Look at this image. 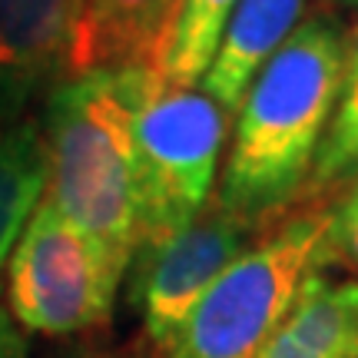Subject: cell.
Here are the masks:
<instances>
[{"instance_id":"6da1fadb","label":"cell","mask_w":358,"mask_h":358,"mask_svg":"<svg viewBox=\"0 0 358 358\" xmlns=\"http://www.w3.org/2000/svg\"><path fill=\"white\" fill-rule=\"evenodd\" d=\"M345 40L335 20L308 17L266 60L239 106L216 206L256 226L299 192L345 90Z\"/></svg>"},{"instance_id":"7a4b0ae2","label":"cell","mask_w":358,"mask_h":358,"mask_svg":"<svg viewBox=\"0 0 358 358\" xmlns=\"http://www.w3.org/2000/svg\"><path fill=\"white\" fill-rule=\"evenodd\" d=\"M40 129L50 156L47 199L129 268L146 226L123 66L60 80Z\"/></svg>"},{"instance_id":"3957f363","label":"cell","mask_w":358,"mask_h":358,"mask_svg":"<svg viewBox=\"0 0 358 358\" xmlns=\"http://www.w3.org/2000/svg\"><path fill=\"white\" fill-rule=\"evenodd\" d=\"M338 256L335 209L289 219L266 243L249 245L196 302L159 348L163 358H256L299 302L312 275Z\"/></svg>"},{"instance_id":"277c9868","label":"cell","mask_w":358,"mask_h":358,"mask_svg":"<svg viewBox=\"0 0 358 358\" xmlns=\"http://www.w3.org/2000/svg\"><path fill=\"white\" fill-rule=\"evenodd\" d=\"M123 77L146 226L143 249H153L206 213L229 113L203 87H173L150 64L123 66Z\"/></svg>"},{"instance_id":"5b68a950","label":"cell","mask_w":358,"mask_h":358,"mask_svg":"<svg viewBox=\"0 0 358 358\" xmlns=\"http://www.w3.org/2000/svg\"><path fill=\"white\" fill-rule=\"evenodd\" d=\"M127 268L43 196L7 266L13 322L40 335H77L110 322Z\"/></svg>"},{"instance_id":"8992f818","label":"cell","mask_w":358,"mask_h":358,"mask_svg":"<svg viewBox=\"0 0 358 358\" xmlns=\"http://www.w3.org/2000/svg\"><path fill=\"white\" fill-rule=\"evenodd\" d=\"M252 229V222L222 206H206L203 216L182 232L133 259V306L140 308L153 345L163 348L179 332L213 282L249 249Z\"/></svg>"},{"instance_id":"52a82bcc","label":"cell","mask_w":358,"mask_h":358,"mask_svg":"<svg viewBox=\"0 0 358 358\" xmlns=\"http://www.w3.org/2000/svg\"><path fill=\"white\" fill-rule=\"evenodd\" d=\"M87 0H0V127L20 123L40 90L70 70Z\"/></svg>"},{"instance_id":"ba28073f","label":"cell","mask_w":358,"mask_h":358,"mask_svg":"<svg viewBox=\"0 0 358 358\" xmlns=\"http://www.w3.org/2000/svg\"><path fill=\"white\" fill-rule=\"evenodd\" d=\"M302 13L306 0H239L199 87L232 116L266 60L302 24Z\"/></svg>"},{"instance_id":"9c48e42d","label":"cell","mask_w":358,"mask_h":358,"mask_svg":"<svg viewBox=\"0 0 358 358\" xmlns=\"http://www.w3.org/2000/svg\"><path fill=\"white\" fill-rule=\"evenodd\" d=\"M179 0H87L70 50V77L150 64Z\"/></svg>"},{"instance_id":"30bf717a","label":"cell","mask_w":358,"mask_h":358,"mask_svg":"<svg viewBox=\"0 0 358 358\" xmlns=\"http://www.w3.org/2000/svg\"><path fill=\"white\" fill-rule=\"evenodd\" d=\"M256 358H358V282L312 275Z\"/></svg>"},{"instance_id":"8fae6325","label":"cell","mask_w":358,"mask_h":358,"mask_svg":"<svg viewBox=\"0 0 358 358\" xmlns=\"http://www.w3.org/2000/svg\"><path fill=\"white\" fill-rule=\"evenodd\" d=\"M50 182V156L37 123L0 127V285L30 216Z\"/></svg>"},{"instance_id":"7c38bea8","label":"cell","mask_w":358,"mask_h":358,"mask_svg":"<svg viewBox=\"0 0 358 358\" xmlns=\"http://www.w3.org/2000/svg\"><path fill=\"white\" fill-rule=\"evenodd\" d=\"M236 3L239 0H179L150 66L173 87H199Z\"/></svg>"},{"instance_id":"4fadbf2b","label":"cell","mask_w":358,"mask_h":358,"mask_svg":"<svg viewBox=\"0 0 358 358\" xmlns=\"http://www.w3.org/2000/svg\"><path fill=\"white\" fill-rule=\"evenodd\" d=\"M358 173V83L342 90V100L335 110L329 133L319 146L315 166H312V186H332Z\"/></svg>"},{"instance_id":"5bb4252c","label":"cell","mask_w":358,"mask_h":358,"mask_svg":"<svg viewBox=\"0 0 358 358\" xmlns=\"http://www.w3.org/2000/svg\"><path fill=\"white\" fill-rule=\"evenodd\" d=\"M0 358H27V342L7 312H0Z\"/></svg>"},{"instance_id":"9a60e30c","label":"cell","mask_w":358,"mask_h":358,"mask_svg":"<svg viewBox=\"0 0 358 358\" xmlns=\"http://www.w3.org/2000/svg\"><path fill=\"white\" fill-rule=\"evenodd\" d=\"M335 222H338V236L345 229H352V226H358V186L345 203H342V209H335Z\"/></svg>"},{"instance_id":"2e32d148","label":"cell","mask_w":358,"mask_h":358,"mask_svg":"<svg viewBox=\"0 0 358 358\" xmlns=\"http://www.w3.org/2000/svg\"><path fill=\"white\" fill-rule=\"evenodd\" d=\"M358 83V30L345 40V87Z\"/></svg>"},{"instance_id":"e0dca14e","label":"cell","mask_w":358,"mask_h":358,"mask_svg":"<svg viewBox=\"0 0 358 358\" xmlns=\"http://www.w3.org/2000/svg\"><path fill=\"white\" fill-rule=\"evenodd\" d=\"M338 252H345V256H352L358 262V226H352V229L338 236Z\"/></svg>"},{"instance_id":"ac0fdd59","label":"cell","mask_w":358,"mask_h":358,"mask_svg":"<svg viewBox=\"0 0 358 358\" xmlns=\"http://www.w3.org/2000/svg\"><path fill=\"white\" fill-rule=\"evenodd\" d=\"M64 358H120V355H110V352H93V348H80V352H70Z\"/></svg>"},{"instance_id":"d6986e66","label":"cell","mask_w":358,"mask_h":358,"mask_svg":"<svg viewBox=\"0 0 358 358\" xmlns=\"http://www.w3.org/2000/svg\"><path fill=\"white\" fill-rule=\"evenodd\" d=\"M332 3H342V7H358V0H332Z\"/></svg>"}]
</instances>
